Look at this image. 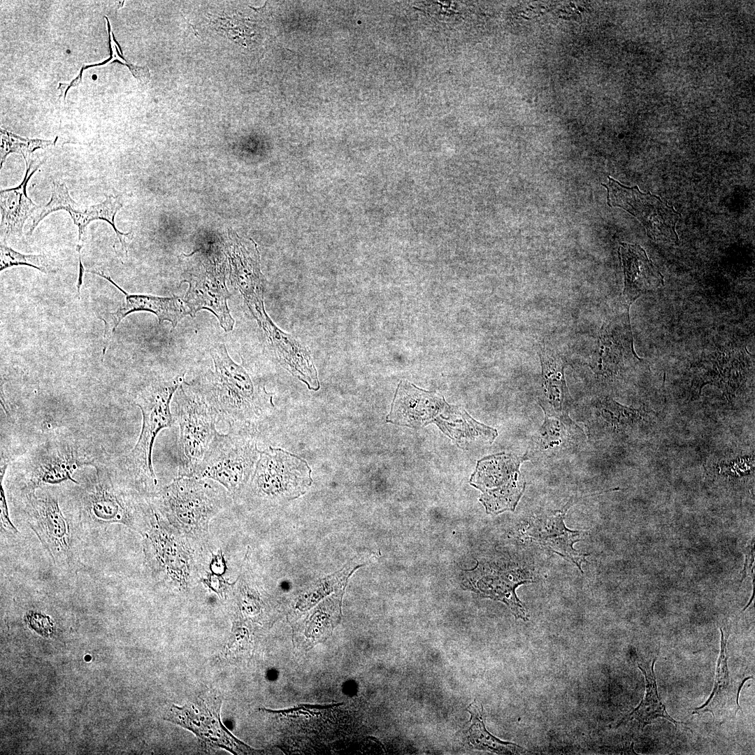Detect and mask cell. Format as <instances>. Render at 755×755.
<instances>
[{
  "mask_svg": "<svg viewBox=\"0 0 755 755\" xmlns=\"http://www.w3.org/2000/svg\"><path fill=\"white\" fill-rule=\"evenodd\" d=\"M213 369L201 373L191 383L217 413L229 431L244 434L252 429L270 396L255 385L249 373L230 357L224 343L210 350Z\"/></svg>",
  "mask_w": 755,
  "mask_h": 755,
  "instance_id": "cell-1",
  "label": "cell"
},
{
  "mask_svg": "<svg viewBox=\"0 0 755 755\" xmlns=\"http://www.w3.org/2000/svg\"><path fill=\"white\" fill-rule=\"evenodd\" d=\"M229 493L210 479L175 477L149 497L153 510L178 533L205 545L210 521L229 505Z\"/></svg>",
  "mask_w": 755,
  "mask_h": 755,
  "instance_id": "cell-2",
  "label": "cell"
},
{
  "mask_svg": "<svg viewBox=\"0 0 755 755\" xmlns=\"http://www.w3.org/2000/svg\"><path fill=\"white\" fill-rule=\"evenodd\" d=\"M143 538L145 563L160 584L187 592L204 575V546L178 533L154 510Z\"/></svg>",
  "mask_w": 755,
  "mask_h": 755,
  "instance_id": "cell-3",
  "label": "cell"
},
{
  "mask_svg": "<svg viewBox=\"0 0 755 755\" xmlns=\"http://www.w3.org/2000/svg\"><path fill=\"white\" fill-rule=\"evenodd\" d=\"M184 380L185 373L154 380L136 398V404L142 414V427L136 443L124 457V466L129 484L148 497L159 489L152 462L154 443L162 429L174 425L171 402Z\"/></svg>",
  "mask_w": 755,
  "mask_h": 755,
  "instance_id": "cell-4",
  "label": "cell"
},
{
  "mask_svg": "<svg viewBox=\"0 0 755 755\" xmlns=\"http://www.w3.org/2000/svg\"><path fill=\"white\" fill-rule=\"evenodd\" d=\"M387 422L412 428L435 423L457 443L477 438L492 443L498 436L496 429L477 422L465 410L451 406L436 392L410 382L398 384Z\"/></svg>",
  "mask_w": 755,
  "mask_h": 755,
  "instance_id": "cell-5",
  "label": "cell"
},
{
  "mask_svg": "<svg viewBox=\"0 0 755 755\" xmlns=\"http://www.w3.org/2000/svg\"><path fill=\"white\" fill-rule=\"evenodd\" d=\"M94 467L93 481L81 496L84 519L96 526L121 524L142 535L154 513L149 498L129 484L114 482L107 470Z\"/></svg>",
  "mask_w": 755,
  "mask_h": 755,
  "instance_id": "cell-6",
  "label": "cell"
},
{
  "mask_svg": "<svg viewBox=\"0 0 755 755\" xmlns=\"http://www.w3.org/2000/svg\"><path fill=\"white\" fill-rule=\"evenodd\" d=\"M173 399L180 427L178 476L194 477L217 432L220 419L201 394L185 380Z\"/></svg>",
  "mask_w": 755,
  "mask_h": 755,
  "instance_id": "cell-7",
  "label": "cell"
},
{
  "mask_svg": "<svg viewBox=\"0 0 755 755\" xmlns=\"http://www.w3.org/2000/svg\"><path fill=\"white\" fill-rule=\"evenodd\" d=\"M258 452L244 434L217 431L194 477L215 481L235 499L250 478Z\"/></svg>",
  "mask_w": 755,
  "mask_h": 755,
  "instance_id": "cell-8",
  "label": "cell"
},
{
  "mask_svg": "<svg viewBox=\"0 0 755 755\" xmlns=\"http://www.w3.org/2000/svg\"><path fill=\"white\" fill-rule=\"evenodd\" d=\"M523 458L509 453L487 456L477 462L470 484L481 491L487 513L514 511L525 489L519 468Z\"/></svg>",
  "mask_w": 755,
  "mask_h": 755,
  "instance_id": "cell-9",
  "label": "cell"
},
{
  "mask_svg": "<svg viewBox=\"0 0 755 755\" xmlns=\"http://www.w3.org/2000/svg\"><path fill=\"white\" fill-rule=\"evenodd\" d=\"M310 473L303 460L281 449L269 447L260 452L250 491L264 501L295 498L310 484Z\"/></svg>",
  "mask_w": 755,
  "mask_h": 755,
  "instance_id": "cell-10",
  "label": "cell"
},
{
  "mask_svg": "<svg viewBox=\"0 0 755 755\" xmlns=\"http://www.w3.org/2000/svg\"><path fill=\"white\" fill-rule=\"evenodd\" d=\"M25 513L28 524L54 565L70 567L76 558L72 530L57 498L48 491L27 492Z\"/></svg>",
  "mask_w": 755,
  "mask_h": 755,
  "instance_id": "cell-11",
  "label": "cell"
},
{
  "mask_svg": "<svg viewBox=\"0 0 755 755\" xmlns=\"http://www.w3.org/2000/svg\"><path fill=\"white\" fill-rule=\"evenodd\" d=\"M222 703L220 697L208 695L182 706L172 705L165 719L192 731L206 747L243 754L250 749L223 725L220 717Z\"/></svg>",
  "mask_w": 755,
  "mask_h": 755,
  "instance_id": "cell-12",
  "label": "cell"
},
{
  "mask_svg": "<svg viewBox=\"0 0 755 755\" xmlns=\"http://www.w3.org/2000/svg\"><path fill=\"white\" fill-rule=\"evenodd\" d=\"M608 179V183L602 185L607 189L609 206L619 207L635 217L647 229L648 236L655 241L662 237L674 240V235L678 238L675 228L682 215L673 206L649 192H640L638 186L628 187L610 176Z\"/></svg>",
  "mask_w": 755,
  "mask_h": 755,
  "instance_id": "cell-13",
  "label": "cell"
},
{
  "mask_svg": "<svg viewBox=\"0 0 755 755\" xmlns=\"http://www.w3.org/2000/svg\"><path fill=\"white\" fill-rule=\"evenodd\" d=\"M85 454L64 443H48L38 447L28 461L25 477V491H36L42 486L65 481L80 483L73 478L76 470L92 466Z\"/></svg>",
  "mask_w": 755,
  "mask_h": 755,
  "instance_id": "cell-14",
  "label": "cell"
},
{
  "mask_svg": "<svg viewBox=\"0 0 755 755\" xmlns=\"http://www.w3.org/2000/svg\"><path fill=\"white\" fill-rule=\"evenodd\" d=\"M197 273H190L182 282L189 288L182 299L189 310V315L195 317L202 310L212 312L218 319L225 332L233 330L235 321L228 306L230 293L225 277L221 270L209 264H201Z\"/></svg>",
  "mask_w": 755,
  "mask_h": 755,
  "instance_id": "cell-15",
  "label": "cell"
},
{
  "mask_svg": "<svg viewBox=\"0 0 755 755\" xmlns=\"http://www.w3.org/2000/svg\"><path fill=\"white\" fill-rule=\"evenodd\" d=\"M87 272L96 274L106 279L119 289L125 296L124 301L114 312H108L99 319L104 323L103 347L102 350V361L106 350L110 344L111 338L122 320L128 315L139 311H146L154 314L159 321L162 324L164 321L169 322L172 326H177L179 322L189 315V310L182 299L178 296L161 297L145 294H131L127 293L110 276L96 271L87 270Z\"/></svg>",
  "mask_w": 755,
  "mask_h": 755,
  "instance_id": "cell-16",
  "label": "cell"
},
{
  "mask_svg": "<svg viewBox=\"0 0 755 755\" xmlns=\"http://www.w3.org/2000/svg\"><path fill=\"white\" fill-rule=\"evenodd\" d=\"M636 359L640 360L633 348V338L627 309L621 314L614 315L603 324L591 366L597 375L611 376L617 374Z\"/></svg>",
  "mask_w": 755,
  "mask_h": 755,
  "instance_id": "cell-17",
  "label": "cell"
},
{
  "mask_svg": "<svg viewBox=\"0 0 755 755\" xmlns=\"http://www.w3.org/2000/svg\"><path fill=\"white\" fill-rule=\"evenodd\" d=\"M122 206V203L120 199L110 195L107 196L104 201L99 204L85 208H80L69 196L65 184L53 182L51 199L45 206H38L36 209L37 213L33 219L29 234L32 233L38 223L48 215L57 210H64L70 214L74 224L78 227L79 243L76 247L78 253H80L82 247V236L88 224L93 220H102L108 222L112 226L121 243L122 249H125L127 255V245L122 236L127 237L131 234V232L127 233H121L117 229L115 224V216Z\"/></svg>",
  "mask_w": 755,
  "mask_h": 755,
  "instance_id": "cell-18",
  "label": "cell"
},
{
  "mask_svg": "<svg viewBox=\"0 0 755 755\" xmlns=\"http://www.w3.org/2000/svg\"><path fill=\"white\" fill-rule=\"evenodd\" d=\"M532 436L524 460L560 457L572 453L584 440V433L568 415H547Z\"/></svg>",
  "mask_w": 755,
  "mask_h": 755,
  "instance_id": "cell-19",
  "label": "cell"
},
{
  "mask_svg": "<svg viewBox=\"0 0 755 755\" xmlns=\"http://www.w3.org/2000/svg\"><path fill=\"white\" fill-rule=\"evenodd\" d=\"M571 503L561 510L541 514L533 518L526 530L528 537L534 542L549 549L575 564L582 573V563L586 561L588 554H582L573 548L574 543L582 540L583 532L568 529L564 517Z\"/></svg>",
  "mask_w": 755,
  "mask_h": 755,
  "instance_id": "cell-20",
  "label": "cell"
},
{
  "mask_svg": "<svg viewBox=\"0 0 755 755\" xmlns=\"http://www.w3.org/2000/svg\"><path fill=\"white\" fill-rule=\"evenodd\" d=\"M231 283L241 294L249 310L258 324L268 317L264 305V285L259 266L257 252L236 245L230 252Z\"/></svg>",
  "mask_w": 755,
  "mask_h": 755,
  "instance_id": "cell-21",
  "label": "cell"
},
{
  "mask_svg": "<svg viewBox=\"0 0 755 755\" xmlns=\"http://www.w3.org/2000/svg\"><path fill=\"white\" fill-rule=\"evenodd\" d=\"M720 631L721 652L717 666L714 686L708 700L703 705L696 708L693 714L710 712L714 720L724 721L735 717L737 712L741 710L738 698L746 679L737 682L730 676L727 665V640L729 633H726L722 628Z\"/></svg>",
  "mask_w": 755,
  "mask_h": 755,
  "instance_id": "cell-22",
  "label": "cell"
},
{
  "mask_svg": "<svg viewBox=\"0 0 755 755\" xmlns=\"http://www.w3.org/2000/svg\"><path fill=\"white\" fill-rule=\"evenodd\" d=\"M619 250L624 274L623 299L630 305L639 297L663 285V277L638 245L621 243Z\"/></svg>",
  "mask_w": 755,
  "mask_h": 755,
  "instance_id": "cell-23",
  "label": "cell"
},
{
  "mask_svg": "<svg viewBox=\"0 0 755 755\" xmlns=\"http://www.w3.org/2000/svg\"><path fill=\"white\" fill-rule=\"evenodd\" d=\"M45 159L31 157L24 160L27 170L20 185L0 192L1 233L4 238L21 235L25 221L37 209L38 206L27 196L26 188L29 179Z\"/></svg>",
  "mask_w": 755,
  "mask_h": 755,
  "instance_id": "cell-24",
  "label": "cell"
},
{
  "mask_svg": "<svg viewBox=\"0 0 755 755\" xmlns=\"http://www.w3.org/2000/svg\"><path fill=\"white\" fill-rule=\"evenodd\" d=\"M543 378V398L540 405L545 415H568L572 407L564 375L567 361L557 352L543 348L540 353Z\"/></svg>",
  "mask_w": 755,
  "mask_h": 755,
  "instance_id": "cell-25",
  "label": "cell"
},
{
  "mask_svg": "<svg viewBox=\"0 0 755 755\" xmlns=\"http://www.w3.org/2000/svg\"><path fill=\"white\" fill-rule=\"evenodd\" d=\"M656 658L649 661H643L638 663V666L642 672L646 682L645 696L640 704L628 715L624 717L618 726L633 719L636 720L640 728L650 724L657 718L662 717L673 723L675 727L679 724H684L678 722L672 718L666 711L665 705L661 703L658 695L656 677L654 671V666Z\"/></svg>",
  "mask_w": 755,
  "mask_h": 755,
  "instance_id": "cell-26",
  "label": "cell"
},
{
  "mask_svg": "<svg viewBox=\"0 0 755 755\" xmlns=\"http://www.w3.org/2000/svg\"><path fill=\"white\" fill-rule=\"evenodd\" d=\"M467 710L471 715L468 740L472 746L476 749L501 754H519L525 751L520 746L502 741L489 733L484 726L481 705L475 701L468 707Z\"/></svg>",
  "mask_w": 755,
  "mask_h": 755,
  "instance_id": "cell-27",
  "label": "cell"
},
{
  "mask_svg": "<svg viewBox=\"0 0 755 755\" xmlns=\"http://www.w3.org/2000/svg\"><path fill=\"white\" fill-rule=\"evenodd\" d=\"M56 140L53 141L24 138L1 129V168H2L8 154L11 152L20 153L25 160L32 157L31 153L35 150L52 145Z\"/></svg>",
  "mask_w": 755,
  "mask_h": 755,
  "instance_id": "cell-28",
  "label": "cell"
},
{
  "mask_svg": "<svg viewBox=\"0 0 755 755\" xmlns=\"http://www.w3.org/2000/svg\"><path fill=\"white\" fill-rule=\"evenodd\" d=\"M0 271L15 266H28L43 273L51 268V260L45 254H24L3 244L0 245Z\"/></svg>",
  "mask_w": 755,
  "mask_h": 755,
  "instance_id": "cell-29",
  "label": "cell"
},
{
  "mask_svg": "<svg viewBox=\"0 0 755 755\" xmlns=\"http://www.w3.org/2000/svg\"><path fill=\"white\" fill-rule=\"evenodd\" d=\"M104 17L106 18V22H107L108 33V36H109V39H110V54H111V56L109 58V64L112 63V62H119V63H120V64H122L123 65L127 66L129 68V69L130 70V71L131 72V73L133 74V76L136 79H138L142 83H147L150 80V72H149V69L145 66H135V65H134L132 64H130L127 60H125L123 57H122L120 55V54H118L119 52H118V50H117V44H116L115 41L114 39L113 34V33L111 32V30H110V26L109 20L106 16H105Z\"/></svg>",
  "mask_w": 755,
  "mask_h": 755,
  "instance_id": "cell-30",
  "label": "cell"
},
{
  "mask_svg": "<svg viewBox=\"0 0 755 755\" xmlns=\"http://www.w3.org/2000/svg\"><path fill=\"white\" fill-rule=\"evenodd\" d=\"M201 582L205 584L210 590L215 592L220 597L226 598L231 591L234 582L231 583L223 577V575L215 574L211 572L206 573L201 579Z\"/></svg>",
  "mask_w": 755,
  "mask_h": 755,
  "instance_id": "cell-31",
  "label": "cell"
},
{
  "mask_svg": "<svg viewBox=\"0 0 755 755\" xmlns=\"http://www.w3.org/2000/svg\"><path fill=\"white\" fill-rule=\"evenodd\" d=\"M24 621L28 626L40 634H49L52 632L54 624L49 617L36 612H28Z\"/></svg>",
  "mask_w": 755,
  "mask_h": 755,
  "instance_id": "cell-32",
  "label": "cell"
},
{
  "mask_svg": "<svg viewBox=\"0 0 755 755\" xmlns=\"http://www.w3.org/2000/svg\"><path fill=\"white\" fill-rule=\"evenodd\" d=\"M0 509H1V525L4 530L8 532L17 534L19 533L15 526L12 522L9 511L7 500L5 495V491L3 486V480H1V490H0Z\"/></svg>",
  "mask_w": 755,
  "mask_h": 755,
  "instance_id": "cell-33",
  "label": "cell"
},
{
  "mask_svg": "<svg viewBox=\"0 0 755 755\" xmlns=\"http://www.w3.org/2000/svg\"><path fill=\"white\" fill-rule=\"evenodd\" d=\"M211 554V559L209 563L210 572L223 575L226 570L227 567L222 551L219 549L215 554L213 553Z\"/></svg>",
  "mask_w": 755,
  "mask_h": 755,
  "instance_id": "cell-34",
  "label": "cell"
}]
</instances>
